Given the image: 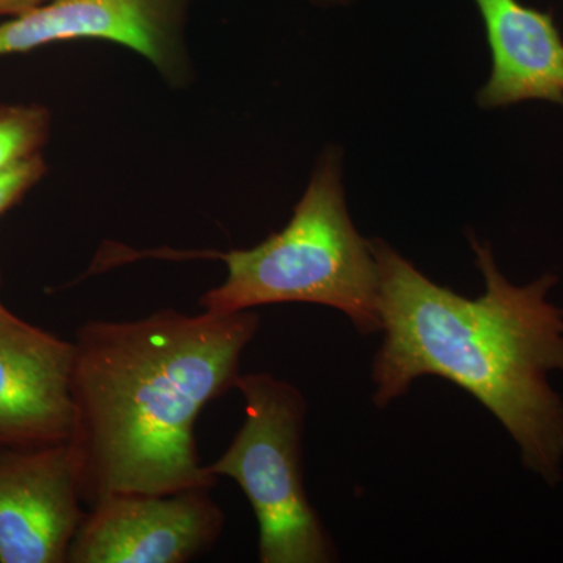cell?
<instances>
[{"label":"cell","instance_id":"6da1fadb","mask_svg":"<svg viewBox=\"0 0 563 563\" xmlns=\"http://www.w3.org/2000/svg\"><path fill=\"white\" fill-rule=\"evenodd\" d=\"M261 318L163 309L129 321L85 322L74 340L68 442L81 501L111 493L211 488L195 424L235 387Z\"/></svg>","mask_w":563,"mask_h":563},{"label":"cell","instance_id":"7a4b0ae2","mask_svg":"<svg viewBox=\"0 0 563 563\" xmlns=\"http://www.w3.org/2000/svg\"><path fill=\"white\" fill-rule=\"evenodd\" d=\"M485 291L470 299L437 285L383 240H372L379 272L383 344L374 355V404L388 406L422 376H439L493 413L526 468L558 485L563 465V401L551 388L563 373V309L548 301L558 284L543 274L517 287L492 246L470 235Z\"/></svg>","mask_w":563,"mask_h":563},{"label":"cell","instance_id":"3957f363","mask_svg":"<svg viewBox=\"0 0 563 563\" xmlns=\"http://www.w3.org/2000/svg\"><path fill=\"white\" fill-rule=\"evenodd\" d=\"M228 276L202 296L217 314L269 303L307 302L350 318L363 335L380 332L379 272L372 247L355 229L344 198L342 152L329 147L296 203L290 222L251 250L209 252Z\"/></svg>","mask_w":563,"mask_h":563},{"label":"cell","instance_id":"277c9868","mask_svg":"<svg viewBox=\"0 0 563 563\" xmlns=\"http://www.w3.org/2000/svg\"><path fill=\"white\" fill-rule=\"evenodd\" d=\"M242 429L217 462L214 477H231L250 499L258 523L262 563H329L335 547L313 509L302 476V393L269 373L240 374Z\"/></svg>","mask_w":563,"mask_h":563},{"label":"cell","instance_id":"5b68a950","mask_svg":"<svg viewBox=\"0 0 563 563\" xmlns=\"http://www.w3.org/2000/svg\"><path fill=\"white\" fill-rule=\"evenodd\" d=\"M192 0H49L0 22V57L68 41H107L146 58L174 87L187 84Z\"/></svg>","mask_w":563,"mask_h":563},{"label":"cell","instance_id":"8992f818","mask_svg":"<svg viewBox=\"0 0 563 563\" xmlns=\"http://www.w3.org/2000/svg\"><path fill=\"white\" fill-rule=\"evenodd\" d=\"M211 488L111 493L85 514L69 563H185L213 547L224 514Z\"/></svg>","mask_w":563,"mask_h":563},{"label":"cell","instance_id":"52a82bcc","mask_svg":"<svg viewBox=\"0 0 563 563\" xmlns=\"http://www.w3.org/2000/svg\"><path fill=\"white\" fill-rule=\"evenodd\" d=\"M68 443L0 448V563H66L85 514Z\"/></svg>","mask_w":563,"mask_h":563},{"label":"cell","instance_id":"ba28073f","mask_svg":"<svg viewBox=\"0 0 563 563\" xmlns=\"http://www.w3.org/2000/svg\"><path fill=\"white\" fill-rule=\"evenodd\" d=\"M74 343L0 301V448L66 443L73 432Z\"/></svg>","mask_w":563,"mask_h":563},{"label":"cell","instance_id":"9c48e42d","mask_svg":"<svg viewBox=\"0 0 563 563\" xmlns=\"http://www.w3.org/2000/svg\"><path fill=\"white\" fill-rule=\"evenodd\" d=\"M492 51V74L477 92L485 110L526 101L563 107V38L553 13L520 0H474Z\"/></svg>","mask_w":563,"mask_h":563},{"label":"cell","instance_id":"30bf717a","mask_svg":"<svg viewBox=\"0 0 563 563\" xmlns=\"http://www.w3.org/2000/svg\"><path fill=\"white\" fill-rule=\"evenodd\" d=\"M51 121V111L38 103L0 106V173L40 154Z\"/></svg>","mask_w":563,"mask_h":563},{"label":"cell","instance_id":"8fae6325","mask_svg":"<svg viewBox=\"0 0 563 563\" xmlns=\"http://www.w3.org/2000/svg\"><path fill=\"white\" fill-rule=\"evenodd\" d=\"M46 172L47 165L40 152L0 173V217L16 206L43 179Z\"/></svg>","mask_w":563,"mask_h":563},{"label":"cell","instance_id":"7c38bea8","mask_svg":"<svg viewBox=\"0 0 563 563\" xmlns=\"http://www.w3.org/2000/svg\"><path fill=\"white\" fill-rule=\"evenodd\" d=\"M49 0H0V20H13Z\"/></svg>","mask_w":563,"mask_h":563},{"label":"cell","instance_id":"4fadbf2b","mask_svg":"<svg viewBox=\"0 0 563 563\" xmlns=\"http://www.w3.org/2000/svg\"><path fill=\"white\" fill-rule=\"evenodd\" d=\"M309 2L320 7H342L350 5L354 0H309Z\"/></svg>","mask_w":563,"mask_h":563}]
</instances>
